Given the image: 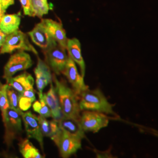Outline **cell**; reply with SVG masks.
I'll use <instances>...</instances> for the list:
<instances>
[{
    "instance_id": "6da1fadb",
    "label": "cell",
    "mask_w": 158,
    "mask_h": 158,
    "mask_svg": "<svg viewBox=\"0 0 158 158\" xmlns=\"http://www.w3.org/2000/svg\"><path fill=\"white\" fill-rule=\"evenodd\" d=\"M52 79L58 95L63 115L79 120L81 111L79 106V95L68 85L64 80L57 79L56 74L53 76Z\"/></svg>"
},
{
    "instance_id": "7a4b0ae2",
    "label": "cell",
    "mask_w": 158,
    "mask_h": 158,
    "mask_svg": "<svg viewBox=\"0 0 158 158\" xmlns=\"http://www.w3.org/2000/svg\"><path fill=\"white\" fill-rule=\"evenodd\" d=\"M79 106L81 111L88 110L107 115H117L113 110L114 105L110 103L107 98L99 89L83 91L80 95Z\"/></svg>"
},
{
    "instance_id": "3957f363",
    "label": "cell",
    "mask_w": 158,
    "mask_h": 158,
    "mask_svg": "<svg viewBox=\"0 0 158 158\" xmlns=\"http://www.w3.org/2000/svg\"><path fill=\"white\" fill-rule=\"evenodd\" d=\"M22 111L10 107L6 111V117L2 119L5 127L4 143L8 148L11 147L14 140L23 133Z\"/></svg>"
},
{
    "instance_id": "277c9868",
    "label": "cell",
    "mask_w": 158,
    "mask_h": 158,
    "mask_svg": "<svg viewBox=\"0 0 158 158\" xmlns=\"http://www.w3.org/2000/svg\"><path fill=\"white\" fill-rule=\"evenodd\" d=\"M15 51L31 52L38 56V53L28 40L27 34L18 29L6 36L3 45L0 48V55L12 53Z\"/></svg>"
},
{
    "instance_id": "5b68a950",
    "label": "cell",
    "mask_w": 158,
    "mask_h": 158,
    "mask_svg": "<svg viewBox=\"0 0 158 158\" xmlns=\"http://www.w3.org/2000/svg\"><path fill=\"white\" fill-rule=\"evenodd\" d=\"M66 51V49L57 43L43 51L45 57V62L56 75L62 74L66 66L69 55H67Z\"/></svg>"
},
{
    "instance_id": "8992f818",
    "label": "cell",
    "mask_w": 158,
    "mask_h": 158,
    "mask_svg": "<svg viewBox=\"0 0 158 158\" xmlns=\"http://www.w3.org/2000/svg\"><path fill=\"white\" fill-rule=\"evenodd\" d=\"M109 120L110 118L106 114L84 110L80 114L79 121L85 132L97 133L100 130L107 127Z\"/></svg>"
},
{
    "instance_id": "52a82bcc",
    "label": "cell",
    "mask_w": 158,
    "mask_h": 158,
    "mask_svg": "<svg viewBox=\"0 0 158 158\" xmlns=\"http://www.w3.org/2000/svg\"><path fill=\"white\" fill-rule=\"evenodd\" d=\"M31 57L25 51H18L10 57L4 68L3 78L9 79L18 72L24 71L33 65Z\"/></svg>"
},
{
    "instance_id": "ba28073f",
    "label": "cell",
    "mask_w": 158,
    "mask_h": 158,
    "mask_svg": "<svg viewBox=\"0 0 158 158\" xmlns=\"http://www.w3.org/2000/svg\"><path fill=\"white\" fill-rule=\"evenodd\" d=\"M54 143L63 158H69L81 148V139L69 134L62 130Z\"/></svg>"
},
{
    "instance_id": "9c48e42d",
    "label": "cell",
    "mask_w": 158,
    "mask_h": 158,
    "mask_svg": "<svg viewBox=\"0 0 158 158\" xmlns=\"http://www.w3.org/2000/svg\"><path fill=\"white\" fill-rule=\"evenodd\" d=\"M21 115L27 137L36 140L44 152V136L40 130L39 117L29 110L23 111Z\"/></svg>"
},
{
    "instance_id": "30bf717a",
    "label": "cell",
    "mask_w": 158,
    "mask_h": 158,
    "mask_svg": "<svg viewBox=\"0 0 158 158\" xmlns=\"http://www.w3.org/2000/svg\"><path fill=\"white\" fill-rule=\"evenodd\" d=\"M62 74L67 78L72 89L79 96L83 91L89 89V86L85 84L84 77L79 73L76 63L69 56Z\"/></svg>"
},
{
    "instance_id": "8fae6325",
    "label": "cell",
    "mask_w": 158,
    "mask_h": 158,
    "mask_svg": "<svg viewBox=\"0 0 158 158\" xmlns=\"http://www.w3.org/2000/svg\"><path fill=\"white\" fill-rule=\"evenodd\" d=\"M28 35L34 44L43 51L57 44L42 21L36 24L32 31L28 32Z\"/></svg>"
},
{
    "instance_id": "7c38bea8",
    "label": "cell",
    "mask_w": 158,
    "mask_h": 158,
    "mask_svg": "<svg viewBox=\"0 0 158 158\" xmlns=\"http://www.w3.org/2000/svg\"><path fill=\"white\" fill-rule=\"evenodd\" d=\"M36 76V85L39 93H43L44 89L53 81L51 69L45 61L38 57V63L34 69Z\"/></svg>"
},
{
    "instance_id": "4fadbf2b",
    "label": "cell",
    "mask_w": 158,
    "mask_h": 158,
    "mask_svg": "<svg viewBox=\"0 0 158 158\" xmlns=\"http://www.w3.org/2000/svg\"><path fill=\"white\" fill-rule=\"evenodd\" d=\"M48 29L52 37L56 41L57 43L66 49L68 38L62 23L51 19H42L41 20Z\"/></svg>"
},
{
    "instance_id": "5bb4252c",
    "label": "cell",
    "mask_w": 158,
    "mask_h": 158,
    "mask_svg": "<svg viewBox=\"0 0 158 158\" xmlns=\"http://www.w3.org/2000/svg\"><path fill=\"white\" fill-rule=\"evenodd\" d=\"M66 50L68 52V55L76 64L79 65L81 74L85 77V64L81 53V44L77 38L68 39L66 45Z\"/></svg>"
},
{
    "instance_id": "9a60e30c",
    "label": "cell",
    "mask_w": 158,
    "mask_h": 158,
    "mask_svg": "<svg viewBox=\"0 0 158 158\" xmlns=\"http://www.w3.org/2000/svg\"><path fill=\"white\" fill-rule=\"evenodd\" d=\"M49 90L46 93H43V97L46 103L51 109L52 114V118L58 121L62 117L63 114L61 110L60 102L55 85L52 82Z\"/></svg>"
},
{
    "instance_id": "2e32d148",
    "label": "cell",
    "mask_w": 158,
    "mask_h": 158,
    "mask_svg": "<svg viewBox=\"0 0 158 158\" xmlns=\"http://www.w3.org/2000/svg\"><path fill=\"white\" fill-rule=\"evenodd\" d=\"M57 121L60 128L66 133L81 140L85 138V132L78 119L63 116Z\"/></svg>"
},
{
    "instance_id": "e0dca14e",
    "label": "cell",
    "mask_w": 158,
    "mask_h": 158,
    "mask_svg": "<svg viewBox=\"0 0 158 158\" xmlns=\"http://www.w3.org/2000/svg\"><path fill=\"white\" fill-rule=\"evenodd\" d=\"M6 80L7 85L14 88L19 93H22L28 88L34 87L35 83L32 75L26 72Z\"/></svg>"
},
{
    "instance_id": "ac0fdd59",
    "label": "cell",
    "mask_w": 158,
    "mask_h": 158,
    "mask_svg": "<svg viewBox=\"0 0 158 158\" xmlns=\"http://www.w3.org/2000/svg\"><path fill=\"white\" fill-rule=\"evenodd\" d=\"M38 117L40 130L44 137L50 138L53 141L55 142L62 131L58 121L53 119L52 120H48L40 115Z\"/></svg>"
},
{
    "instance_id": "d6986e66",
    "label": "cell",
    "mask_w": 158,
    "mask_h": 158,
    "mask_svg": "<svg viewBox=\"0 0 158 158\" xmlns=\"http://www.w3.org/2000/svg\"><path fill=\"white\" fill-rule=\"evenodd\" d=\"M21 20L20 13L4 14L0 19V31L6 35L11 34L19 29Z\"/></svg>"
},
{
    "instance_id": "ffe728a7",
    "label": "cell",
    "mask_w": 158,
    "mask_h": 158,
    "mask_svg": "<svg viewBox=\"0 0 158 158\" xmlns=\"http://www.w3.org/2000/svg\"><path fill=\"white\" fill-rule=\"evenodd\" d=\"M19 152L24 158H43L40 151L34 146L28 138L23 139L18 144Z\"/></svg>"
},
{
    "instance_id": "44dd1931",
    "label": "cell",
    "mask_w": 158,
    "mask_h": 158,
    "mask_svg": "<svg viewBox=\"0 0 158 158\" xmlns=\"http://www.w3.org/2000/svg\"><path fill=\"white\" fill-rule=\"evenodd\" d=\"M36 91L34 87H30L20 93L19 98V107L22 111H28L32 104L36 101Z\"/></svg>"
},
{
    "instance_id": "7402d4cb",
    "label": "cell",
    "mask_w": 158,
    "mask_h": 158,
    "mask_svg": "<svg viewBox=\"0 0 158 158\" xmlns=\"http://www.w3.org/2000/svg\"><path fill=\"white\" fill-rule=\"evenodd\" d=\"M38 94L39 96V100L35 101L32 106L34 111L38 113L40 116L46 118H52L51 109L44 99L43 93L38 92Z\"/></svg>"
},
{
    "instance_id": "603a6c76",
    "label": "cell",
    "mask_w": 158,
    "mask_h": 158,
    "mask_svg": "<svg viewBox=\"0 0 158 158\" xmlns=\"http://www.w3.org/2000/svg\"><path fill=\"white\" fill-rule=\"evenodd\" d=\"M34 17L42 18L50 10L48 0H31Z\"/></svg>"
},
{
    "instance_id": "cb8c5ba5",
    "label": "cell",
    "mask_w": 158,
    "mask_h": 158,
    "mask_svg": "<svg viewBox=\"0 0 158 158\" xmlns=\"http://www.w3.org/2000/svg\"><path fill=\"white\" fill-rule=\"evenodd\" d=\"M6 95L10 107L17 110H21L19 107V98L20 93L8 85L6 88Z\"/></svg>"
},
{
    "instance_id": "d4e9b609",
    "label": "cell",
    "mask_w": 158,
    "mask_h": 158,
    "mask_svg": "<svg viewBox=\"0 0 158 158\" xmlns=\"http://www.w3.org/2000/svg\"><path fill=\"white\" fill-rule=\"evenodd\" d=\"M7 86V84L2 85V87L0 89V110L1 112L2 119L5 118L6 111L10 108L6 95Z\"/></svg>"
},
{
    "instance_id": "484cf974",
    "label": "cell",
    "mask_w": 158,
    "mask_h": 158,
    "mask_svg": "<svg viewBox=\"0 0 158 158\" xmlns=\"http://www.w3.org/2000/svg\"><path fill=\"white\" fill-rule=\"evenodd\" d=\"M23 7V11L25 15L34 17L33 10L31 0H19Z\"/></svg>"
},
{
    "instance_id": "4316f807",
    "label": "cell",
    "mask_w": 158,
    "mask_h": 158,
    "mask_svg": "<svg viewBox=\"0 0 158 158\" xmlns=\"http://www.w3.org/2000/svg\"><path fill=\"white\" fill-rule=\"evenodd\" d=\"M0 4L3 11L6 12V10L10 6L14 4V0H0Z\"/></svg>"
},
{
    "instance_id": "83f0119b",
    "label": "cell",
    "mask_w": 158,
    "mask_h": 158,
    "mask_svg": "<svg viewBox=\"0 0 158 158\" xmlns=\"http://www.w3.org/2000/svg\"><path fill=\"white\" fill-rule=\"evenodd\" d=\"M96 153H97V157L98 158H111L112 156L110 152H98V151H96Z\"/></svg>"
},
{
    "instance_id": "f1b7e54d",
    "label": "cell",
    "mask_w": 158,
    "mask_h": 158,
    "mask_svg": "<svg viewBox=\"0 0 158 158\" xmlns=\"http://www.w3.org/2000/svg\"><path fill=\"white\" fill-rule=\"evenodd\" d=\"M6 35H7L4 34L3 32H2L0 31V48H1L2 46L3 45V44H4V42H5Z\"/></svg>"
},
{
    "instance_id": "f546056e",
    "label": "cell",
    "mask_w": 158,
    "mask_h": 158,
    "mask_svg": "<svg viewBox=\"0 0 158 158\" xmlns=\"http://www.w3.org/2000/svg\"><path fill=\"white\" fill-rule=\"evenodd\" d=\"M4 14H5V12L3 11L2 8L1 6V4H0V19L2 18V17Z\"/></svg>"
},
{
    "instance_id": "4dcf8cb0",
    "label": "cell",
    "mask_w": 158,
    "mask_h": 158,
    "mask_svg": "<svg viewBox=\"0 0 158 158\" xmlns=\"http://www.w3.org/2000/svg\"><path fill=\"white\" fill-rule=\"evenodd\" d=\"M2 84L1 83V82H0V89H1V87H2Z\"/></svg>"
}]
</instances>
